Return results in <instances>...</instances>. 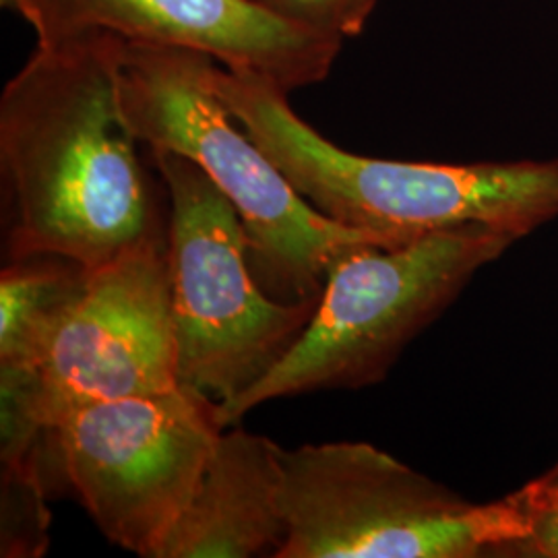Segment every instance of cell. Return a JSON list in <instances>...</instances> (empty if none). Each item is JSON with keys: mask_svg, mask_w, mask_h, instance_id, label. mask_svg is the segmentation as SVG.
<instances>
[{"mask_svg": "<svg viewBox=\"0 0 558 558\" xmlns=\"http://www.w3.org/2000/svg\"><path fill=\"white\" fill-rule=\"evenodd\" d=\"M122 40L40 44L0 98V158L15 203L11 259L57 255L87 271L161 232L120 101Z\"/></svg>", "mask_w": 558, "mask_h": 558, "instance_id": "obj_1", "label": "cell"}, {"mask_svg": "<svg viewBox=\"0 0 558 558\" xmlns=\"http://www.w3.org/2000/svg\"><path fill=\"white\" fill-rule=\"evenodd\" d=\"M246 135L329 220L391 239L486 226L523 239L558 218V160L424 163L364 158L325 140L267 81L214 69Z\"/></svg>", "mask_w": 558, "mask_h": 558, "instance_id": "obj_2", "label": "cell"}, {"mask_svg": "<svg viewBox=\"0 0 558 558\" xmlns=\"http://www.w3.org/2000/svg\"><path fill=\"white\" fill-rule=\"evenodd\" d=\"M216 60L177 46L122 40L120 101L135 137L151 151L197 163L232 201L251 259L290 302L320 299L327 271L352 248L391 239L329 220L300 195L259 145L240 133L214 89Z\"/></svg>", "mask_w": 558, "mask_h": 558, "instance_id": "obj_3", "label": "cell"}, {"mask_svg": "<svg viewBox=\"0 0 558 558\" xmlns=\"http://www.w3.org/2000/svg\"><path fill=\"white\" fill-rule=\"evenodd\" d=\"M515 240L461 226L348 251L329 267L317 313L294 345L239 399L220 405L223 424L271 399L379 383L401 350Z\"/></svg>", "mask_w": 558, "mask_h": 558, "instance_id": "obj_4", "label": "cell"}, {"mask_svg": "<svg viewBox=\"0 0 558 558\" xmlns=\"http://www.w3.org/2000/svg\"><path fill=\"white\" fill-rule=\"evenodd\" d=\"M281 461L276 558L495 557L527 536L515 493L470 502L366 442L283 449Z\"/></svg>", "mask_w": 558, "mask_h": 558, "instance_id": "obj_5", "label": "cell"}, {"mask_svg": "<svg viewBox=\"0 0 558 558\" xmlns=\"http://www.w3.org/2000/svg\"><path fill=\"white\" fill-rule=\"evenodd\" d=\"M170 195L168 263L179 379L220 405L263 379L302 336L320 299L278 302L253 278L236 207L197 163L151 151Z\"/></svg>", "mask_w": 558, "mask_h": 558, "instance_id": "obj_6", "label": "cell"}, {"mask_svg": "<svg viewBox=\"0 0 558 558\" xmlns=\"http://www.w3.org/2000/svg\"><path fill=\"white\" fill-rule=\"evenodd\" d=\"M226 424L189 385L73 408L50 428L64 478L101 534L154 558L189 502Z\"/></svg>", "mask_w": 558, "mask_h": 558, "instance_id": "obj_7", "label": "cell"}, {"mask_svg": "<svg viewBox=\"0 0 558 558\" xmlns=\"http://www.w3.org/2000/svg\"><path fill=\"white\" fill-rule=\"evenodd\" d=\"M17 380L48 433L83 403L180 387L168 234L156 232L87 271L40 368Z\"/></svg>", "mask_w": 558, "mask_h": 558, "instance_id": "obj_8", "label": "cell"}, {"mask_svg": "<svg viewBox=\"0 0 558 558\" xmlns=\"http://www.w3.org/2000/svg\"><path fill=\"white\" fill-rule=\"evenodd\" d=\"M38 41L83 34L177 46L209 54L223 69L292 94L329 75L343 40L281 20L257 0H4Z\"/></svg>", "mask_w": 558, "mask_h": 558, "instance_id": "obj_9", "label": "cell"}, {"mask_svg": "<svg viewBox=\"0 0 558 558\" xmlns=\"http://www.w3.org/2000/svg\"><path fill=\"white\" fill-rule=\"evenodd\" d=\"M283 449L234 428L221 433L199 486L154 558H248L283 539Z\"/></svg>", "mask_w": 558, "mask_h": 558, "instance_id": "obj_10", "label": "cell"}, {"mask_svg": "<svg viewBox=\"0 0 558 558\" xmlns=\"http://www.w3.org/2000/svg\"><path fill=\"white\" fill-rule=\"evenodd\" d=\"M87 269L57 255L13 260L0 278V371L36 373Z\"/></svg>", "mask_w": 558, "mask_h": 558, "instance_id": "obj_11", "label": "cell"}, {"mask_svg": "<svg viewBox=\"0 0 558 558\" xmlns=\"http://www.w3.org/2000/svg\"><path fill=\"white\" fill-rule=\"evenodd\" d=\"M265 9L306 29L333 36L339 40L354 38L373 15L377 0H257Z\"/></svg>", "mask_w": 558, "mask_h": 558, "instance_id": "obj_12", "label": "cell"}, {"mask_svg": "<svg viewBox=\"0 0 558 558\" xmlns=\"http://www.w3.org/2000/svg\"><path fill=\"white\" fill-rule=\"evenodd\" d=\"M523 509L527 536L518 555L558 558V465L546 476L515 493Z\"/></svg>", "mask_w": 558, "mask_h": 558, "instance_id": "obj_13", "label": "cell"}]
</instances>
